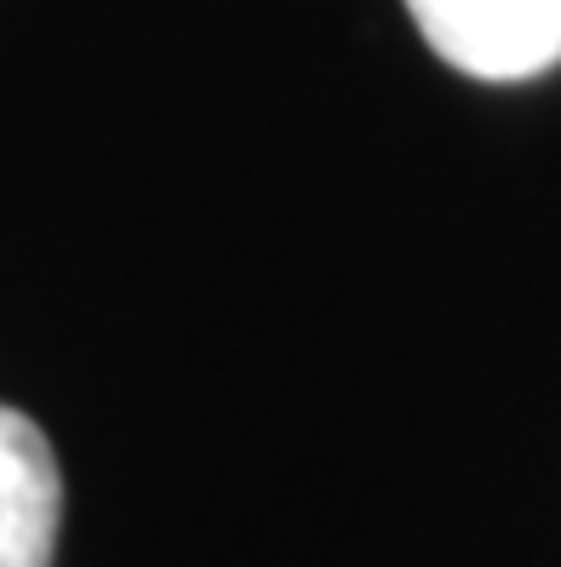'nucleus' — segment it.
<instances>
[{
    "label": "nucleus",
    "instance_id": "f257e3e1",
    "mask_svg": "<svg viewBox=\"0 0 561 567\" xmlns=\"http://www.w3.org/2000/svg\"><path fill=\"white\" fill-rule=\"evenodd\" d=\"M418 35L470 81H533L561 63V0H407Z\"/></svg>",
    "mask_w": 561,
    "mask_h": 567
},
{
    "label": "nucleus",
    "instance_id": "f03ea898",
    "mask_svg": "<svg viewBox=\"0 0 561 567\" xmlns=\"http://www.w3.org/2000/svg\"><path fill=\"white\" fill-rule=\"evenodd\" d=\"M63 482L35 419L0 408V567H52Z\"/></svg>",
    "mask_w": 561,
    "mask_h": 567
}]
</instances>
